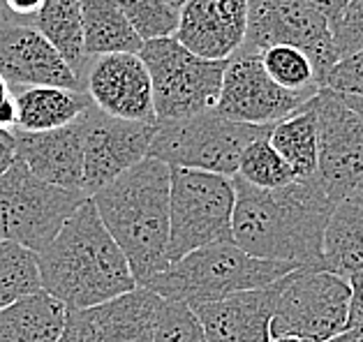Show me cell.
<instances>
[{
    "mask_svg": "<svg viewBox=\"0 0 363 342\" xmlns=\"http://www.w3.org/2000/svg\"><path fill=\"white\" fill-rule=\"evenodd\" d=\"M232 241L250 257L322 268L324 232L335 208L313 178L259 190L234 176Z\"/></svg>",
    "mask_w": 363,
    "mask_h": 342,
    "instance_id": "6da1fadb",
    "label": "cell"
},
{
    "mask_svg": "<svg viewBox=\"0 0 363 342\" xmlns=\"http://www.w3.org/2000/svg\"><path fill=\"white\" fill-rule=\"evenodd\" d=\"M42 289L67 310H88L137 289L125 254L88 197L38 254Z\"/></svg>",
    "mask_w": 363,
    "mask_h": 342,
    "instance_id": "7a4b0ae2",
    "label": "cell"
},
{
    "mask_svg": "<svg viewBox=\"0 0 363 342\" xmlns=\"http://www.w3.org/2000/svg\"><path fill=\"white\" fill-rule=\"evenodd\" d=\"M172 166L146 157L91 197L139 287L169 268Z\"/></svg>",
    "mask_w": 363,
    "mask_h": 342,
    "instance_id": "3957f363",
    "label": "cell"
},
{
    "mask_svg": "<svg viewBox=\"0 0 363 342\" xmlns=\"http://www.w3.org/2000/svg\"><path fill=\"white\" fill-rule=\"evenodd\" d=\"M298 268L285 261L250 257L234 243H218L185 254L146 287L164 301H181L194 308L234 294L264 289Z\"/></svg>",
    "mask_w": 363,
    "mask_h": 342,
    "instance_id": "277c9868",
    "label": "cell"
},
{
    "mask_svg": "<svg viewBox=\"0 0 363 342\" xmlns=\"http://www.w3.org/2000/svg\"><path fill=\"white\" fill-rule=\"evenodd\" d=\"M269 135L271 127L234 122L213 109L185 120L157 122L148 157L172 169H194L234 178L245 148Z\"/></svg>",
    "mask_w": 363,
    "mask_h": 342,
    "instance_id": "5b68a950",
    "label": "cell"
},
{
    "mask_svg": "<svg viewBox=\"0 0 363 342\" xmlns=\"http://www.w3.org/2000/svg\"><path fill=\"white\" fill-rule=\"evenodd\" d=\"M139 58L150 76L157 122L185 120L216 109L227 60L194 56L176 38L144 42Z\"/></svg>",
    "mask_w": 363,
    "mask_h": 342,
    "instance_id": "8992f818",
    "label": "cell"
},
{
    "mask_svg": "<svg viewBox=\"0 0 363 342\" xmlns=\"http://www.w3.org/2000/svg\"><path fill=\"white\" fill-rule=\"evenodd\" d=\"M234 178L194 169H172L169 264L208 245L234 243Z\"/></svg>",
    "mask_w": 363,
    "mask_h": 342,
    "instance_id": "52a82bcc",
    "label": "cell"
},
{
    "mask_svg": "<svg viewBox=\"0 0 363 342\" xmlns=\"http://www.w3.org/2000/svg\"><path fill=\"white\" fill-rule=\"evenodd\" d=\"M86 199L82 190L40 181L16 160L0 176V241L40 254Z\"/></svg>",
    "mask_w": 363,
    "mask_h": 342,
    "instance_id": "ba28073f",
    "label": "cell"
},
{
    "mask_svg": "<svg viewBox=\"0 0 363 342\" xmlns=\"http://www.w3.org/2000/svg\"><path fill=\"white\" fill-rule=\"evenodd\" d=\"M352 289L347 280L324 268H298L280 280V292L269 326V338L298 336L326 342L350 321Z\"/></svg>",
    "mask_w": 363,
    "mask_h": 342,
    "instance_id": "9c48e42d",
    "label": "cell"
},
{
    "mask_svg": "<svg viewBox=\"0 0 363 342\" xmlns=\"http://www.w3.org/2000/svg\"><path fill=\"white\" fill-rule=\"evenodd\" d=\"M280 45L306 51L324 89L326 76L338 63L329 21L306 0H247V28L238 51L259 56Z\"/></svg>",
    "mask_w": 363,
    "mask_h": 342,
    "instance_id": "30bf717a",
    "label": "cell"
},
{
    "mask_svg": "<svg viewBox=\"0 0 363 342\" xmlns=\"http://www.w3.org/2000/svg\"><path fill=\"white\" fill-rule=\"evenodd\" d=\"M317 113V173L313 181L331 204L363 190V122L342 95L322 89L313 98Z\"/></svg>",
    "mask_w": 363,
    "mask_h": 342,
    "instance_id": "8fae6325",
    "label": "cell"
},
{
    "mask_svg": "<svg viewBox=\"0 0 363 342\" xmlns=\"http://www.w3.org/2000/svg\"><path fill=\"white\" fill-rule=\"evenodd\" d=\"M84 195L107 188L121 173L146 160L157 122L113 118L93 104L84 116Z\"/></svg>",
    "mask_w": 363,
    "mask_h": 342,
    "instance_id": "7c38bea8",
    "label": "cell"
},
{
    "mask_svg": "<svg viewBox=\"0 0 363 342\" xmlns=\"http://www.w3.org/2000/svg\"><path fill=\"white\" fill-rule=\"evenodd\" d=\"M306 102L308 98L303 95L280 89L262 67L259 56L236 51L227 60L216 113L245 125L273 127L298 111Z\"/></svg>",
    "mask_w": 363,
    "mask_h": 342,
    "instance_id": "4fadbf2b",
    "label": "cell"
},
{
    "mask_svg": "<svg viewBox=\"0 0 363 342\" xmlns=\"http://www.w3.org/2000/svg\"><path fill=\"white\" fill-rule=\"evenodd\" d=\"M0 74L10 89L54 86L86 91L56 47L35 25L0 19Z\"/></svg>",
    "mask_w": 363,
    "mask_h": 342,
    "instance_id": "5bb4252c",
    "label": "cell"
},
{
    "mask_svg": "<svg viewBox=\"0 0 363 342\" xmlns=\"http://www.w3.org/2000/svg\"><path fill=\"white\" fill-rule=\"evenodd\" d=\"M84 86L95 107L109 116L137 122H157L150 76L139 54H109L93 58Z\"/></svg>",
    "mask_w": 363,
    "mask_h": 342,
    "instance_id": "9a60e30c",
    "label": "cell"
},
{
    "mask_svg": "<svg viewBox=\"0 0 363 342\" xmlns=\"http://www.w3.org/2000/svg\"><path fill=\"white\" fill-rule=\"evenodd\" d=\"M162 298L137 287L88 310H67V324L79 342H153Z\"/></svg>",
    "mask_w": 363,
    "mask_h": 342,
    "instance_id": "2e32d148",
    "label": "cell"
},
{
    "mask_svg": "<svg viewBox=\"0 0 363 342\" xmlns=\"http://www.w3.org/2000/svg\"><path fill=\"white\" fill-rule=\"evenodd\" d=\"M247 0H188L179 10L174 38L206 60H229L243 47Z\"/></svg>",
    "mask_w": 363,
    "mask_h": 342,
    "instance_id": "e0dca14e",
    "label": "cell"
},
{
    "mask_svg": "<svg viewBox=\"0 0 363 342\" xmlns=\"http://www.w3.org/2000/svg\"><path fill=\"white\" fill-rule=\"evenodd\" d=\"M16 160L30 169L33 176L49 186L65 190L84 188V120L49 132L12 130ZM84 192V190H82Z\"/></svg>",
    "mask_w": 363,
    "mask_h": 342,
    "instance_id": "ac0fdd59",
    "label": "cell"
},
{
    "mask_svg": "<svg viewBox=\"0 0 363 342\" xmlns=\"http://www.w3.org/2000/svg\"><path fill=\"white\" fill-rule=\"evenodd\" d=\"M282 280V278H280ZM280 280L255 292L234 294L216 303L194 305L192 312L208 342H269Z\"/></svg>",
    "mask_w": 363,
    "mask_h": 342,
    "instance_id": "d6986e66",
    "label": "cell"
},
{
    "mask_svg": "<svg viewBox=\"0 0 363 342\" xmlns=\"http://www.w3.org/2000/svg\"><path fill=\"white\" fill-rule=\"evenodd\" d=\"M16 102V127L21 132H49L72 125L93 107L86 91H67L54 86L12 89Z\"/></svg>",
    "mask_w": 363,
    "mask_h": 342,
    "instance_id": "ffe728a7",
    "label": "cell"
},
{
    "mask_svg": "<svg viewBox=\"0 0 363 342\" xmlns=\"http://www.w3.org/2000/svg\"><path fill=\"white\" fill-rule=\"evenodd\" d=\"M322 268L342 280L363 270V190L331 210L324 232Z\"/></svg>",
    "mask_w": 363,
    "mask_h": 342,
    "instance_id": "44dd1931",
    "label": "cell"
},
{
    "mask_svg": "<svg viewBox=\"0 0 363 342\" xmlns=\"http://www.w3.org/2000/svg\"><path fill=\"white\" fill-rule=\"evenodd\" d=\"M67 308L44 289L0 310V342H58Z\"/></svg>",
    "mask_w": 363,
    "mask_h": 342,
    "instance_id": "7402d4cb",
    "label": "cell"
},
{
    "mask_svg": "<svg viewBox=\"0 0 363 342\" xmlns=\"http://www.w3.org/2000/svg\"><path fill=\"white\" fill-rule=\"evenodd\" d=\"M84 23V49L88 58L109 54H139L144 42L113 0H79Z\"/></svg>",
    "mask_w": 363,
    "mask_h": 342,
    "instance_id": "603a6c76",
    "label": "cell"
},
{
    "mask_svg": "<svg viewBox=\"0 0 363 342\" xmlns=\"http://www.w3.org/2000/svg\"><path fill=\"white\" fill-rule=\"evenodd\" d=\"M33 25L56 47L69 69L84 84L91 58L86 56L84 49V23L79 0H44Z\"/></svg>",
    "mask_w": 363,
    "mask_h": 342,
    "instance_id": "cb8c5ba5",
    "label": "cell"
},
{
    "mask_svg": "<svg viewBox=\"0 0 363 342\" xmlns=\"http://www.w3.org/2000/svg\"><path fill=\"white\" fill-rule=\"evenodd\" d=\"M269 142L282 155L296 181H308L317 173V153H320V137H317V113L310 98L303 107L294 111L285 120L271 127Z\"/></svg>",
    "mask_w": 363,
    "mask_h": 342,
    "instance_id": "d4e9b609",
    "label": "cell"
},
{
    "mask_svg": "<svg viewBox=\"0 0 363 342\" xmlns=\"http://www.w3.org/2000/svg\"><path fill=\"white\" fill-rule=\"evenodd\" d=\"M262 67L267 74L276 81L280 89H285L294 95H303V98H315L322 91L320 79H317L313 60L308 58L306 51L296 47H271L259 54Z\"/></svg>",
    "mask_w": 363,
    "mask_h": 342,
    "instance_id": "484cf974",
    "label": "cell"
},
{
    "mask_svg": "<svg viewBox=\"0 0 363 342\" xmlns=\"http://www.w3.org/2000/svg\"><path fill=\"white\" fill-rule=\"evenodd\" d=\"M42 289L38 254L0 241V310Z\"/></svg>",
    "mask_w": 363,
    "mask_h": 342,
    "instance_id": "4316f807",
    "label": "cell"
},
{
    "mask_svg": "<svg viewBox=\"0 0 363 342\" xmlns=\"http://www.w3.org/2000/svg\"><path fill=\"white\" fill-rule=\"evenodd\" d=\"M236 178L259 190H280L296 181L291 166L282 160V155L273 148L269 137H262L245 148L238 160Z\"/></svg>",
    "mask_w": 363,
    "mask_h": 342,
    "instance_id": "83f0119b",
    "label": "cell"
},
{
    "mask_svg": "<svg viewBox=\"0 0 363 342\" xmlns=\"http://www.w3.org/2000/svg\"><path fill=\"white\" fill-rule=\"evenodd\" d=\"M141 42L174 38L179 28V10L164 0H113Z\"/></svg>",
    "mask_w": 363,
    "mask_h": 342,
    "instance_id": "f1b7e54d",
    "label": "cell"
},
{
    "mask_svg": "<svg viewBox=\"0 0 363 342\" xmlns=\"http://www.w3.org/2000/svg\"><path fill=\"white\" fill-rule=\"evenodd\" d=\"M153 342H208L190 305L181 301H164L155 321Z\"/></svg>",
    "mask_w": 363,
    "mask_h": 342,
    "instance_id": "f546056e",
    "label": "cell"
},
{
    "mask_svg": "<svg viewBox=\"0 0 363 342\" xmlns=\"http://www.w3.org/2000/svg\"><path fill=\"white\" fill-rule=\"evenodd\" d=\"M338 60L363 51V0H350L340 19L331 25Z\"/></svg>",
    "mask_w": 363,
    "mask_h": 342,
    "instance_id": "4dcf8cb0",
    "label": "cell"
},
{
    "mask_svg": "<svg viewBox=\"0 0 363 342\" xmlns=\"http://www.w3.org/2000/svg\"><path fill=\"white\" fill-rule=\"evenodd\" d=\"M324 89L335 91L340 95L363 98V51L338 60L329 72V76H326Z\"/></svg>",
    "mask_w": 363,
    "mask_h": 342,
    "instance_id": "1f68e13d",
    "label": "cell"
},
{
    "mask_svg": "<svg viewBox=\"0 0 363 342\" xmlns=\"http://www.w3.org/2000/svg\"><path fill=\"white\" fill-rule=\"evenodd\" d=\"M44 0H0V19L33 25Z\"/></svg>",
    "mask_w": 363,
    "mask_h": 342,
    "instance_id": "d6a6232c",
    "label": "cell"
},
{
    "mask_svg": "<svg viewBox=\"0 0 363 342\" xmlns=\"http://www.w3.org/2000/svg\"><path fill=\"white\" fill-rule=\"evenodd\" d=\"M352 289V301H350V321L347 329L363 333V270L354 278L347 280Z\"/></svg>",
    "mask_w": 363,
    "mask_h": 342,
    "instance_id": "836d02e7",
    "label": "cell"
},
{
    "mask_svg": "<svg viewBox=\"0 0 363 342\" xmlns=\"http://www.w3.org/2000/svg\"><path fill=\"white\" fill-rule=\"evenodd\" d=\"M16 162V142L12 130H0V176Z\"/></svg>",
    "mask_w": 363,
    "mask_h": 342,
    "instance_id": "e575fe53",
    "label": "cell"
},
{
    "mask_svg": "<svg viewBox=\"0 0 363 342\" xmlns=\"http://www.w3.org/2000/svg\"><path fill=\"white\" fill-rule=\"evenodd\" d=\"M306 3L313 5L315 10L320 12L326 21H329V25H333L335 21L340 19V14L345 12V7L350 5V0H306Z\"/></svg>",
    "mask_w": 363,
    "mask_h": 342,
    "instance_id": "d590c367",
    "label": "cell"
},
{
    "mask_svg": "<svg viewBox=\"0 0 363 342\" xmlns=\"http://www.w3.org/2000/svg\"><path fill=\"white\" fill-rule=\"evenodd\" d=\"M16 127V102L14 95L0 102V130H14Z\"/></svg>",
    "mask_w": 363,
    "mask_h": 342,
    "instance_id": "8d00e7d4",
    "label": "cell"
},
{
    "mask_svg": "<svg viewBox=\"0 0 363 342\" xmlns=\"http://www.w3.org/2000/svg\"><path fill=\"white\" fill-rule=\"evenodd\" d=\"M326 342H363V333H361V331H352V329H347V331H342L340 336H335V338L326 340Z\"/></svg>",
    "mask_w": 363,
    "mask_h": 342,
    "instance_id": "74e56055",
    "label": "cell"
},
{
    "mask_svg": "<svg viewBox=\"0 0 363 342\" xmlns=\"http://www.w3.org/2000/svg\"><path fill=\"white\" fill-rule=\"evenodd\" d=\"M342 100H345V104L357 113L359 116V120L363 122V98H354V95H342Z\"/></svg>",
    "mask_w": 363,
    "mask_h": 342,
    "instance_id": "f35d334b",
    "label": "cell"
},
{
    "mask_svg": "<svg viewBox=\"0 0 363 342\" xmlns=\"http://www.w3.org/2000/svg\"><path fill=\"white\" fill-rule=\"evenodd\" d=\"M7 98H12V89H10V84L5 81V76L0 74V102H5Z\"/></svg>",
    "mask_w": 363,
    "mask_h": 342,
    "instance_id": "ab89813d",
    "label": "cell"
},
{
    "mask_svg": "<svg viewBox=\"0 0 363 342\" xmlns=\"http://www.w3.org/2000/svg\"><path fill=\"white\" fill-rule=\"evenodd\" d=\"M58 342H79L77 333H74L72 326H69V324H65V331H63V336L58 338Z\"/></svg>",
    "mask_w": 363,
    "mask_h": 342,
    "instance_id": "60d3db41",
    "label": "cell"
},
{
    "mask_svg": "<svg viewBox=\"0 0 363 342\" xmlns=\"http://www.w3.org/2000/svg\"><path fill=\"white\" fill-rule=\"evenodd\" d=\"M269 342H310V340L298 336H278V338H269Z\"/></svg>",
    "mask_w": 363,
    "mask_h": 342,
    "instance_id": "b9f144b4",
    "label": "cell"
},
{
    "mask_svg": "<svg viewBox=\"0 0 363 342\" xmlns=\"http://www.w3.org/2000/svg\"><path fill=\"white\" fill-rule=\"evenodd\" d=\"M164 3H169V5L174 7V10H181V7H183L185 3H188V0H164Z\"/></svg>",
    "mask_w": 363,
    "mask_h": 342,
    "instance_id": "7bdbcfd3",
    "label": "cell"
}]
</instances>
